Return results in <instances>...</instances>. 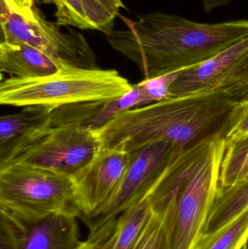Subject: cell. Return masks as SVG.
<instances>
[{"instance_id":"obj_1","label":"cell","mask_w":248,"mask_h":249,"mask_svg":"<svg viewBox=\"0 0 248 249\" xmlns=\"http://www.w3.org/2000/svg\"><path fill=\"white\" fill-rule=\"evenodd\" d=\"M122 19L127 29H114L106 40L138 66L144 79L202 64L248 37V20L198 23L162 12Z\"/></svg>"},{"instance_id":"obj_2","label":"cell","mask_w":248,"mask_h":249,"mask_svg":"<svg viewBox=\"0 0 248 249\" xmlns=\"http://www.w3.org/2000/svg\"><path fill=\"white\" fill-rule=\"evenodd\" d=\"M239 104L218 93L172 97L125 111L96 133L100 149L130 152L154 142L185 149L224 134Z\"/></svg>"},{"instance_id":"obj_3","label":"cell","mask_w":248,"mask_h":249,"mask_svg":"<svg viewBox=\"0 0 248 249\" xmlns=\"http://www.w3.org/2000/svg\"><path fill=\"white\" fill-rule=\"evenodd\" d=\"M132 86L116 70L69 67L34 79H1L0 104L24 107L56 108L84 102H109L125 95Z\"/></svg>"},{"instance_id":"obj_4","label":"cell","mask_w":248,"mask_h":249,"mask_svg":"<svg viewBox=\"0 0 248 249\" xmlns=\"http://www.w3.org/2000/svg\"><path fill=\"white\" fill-rule=\"evenodd\" d=\"M100 149L96 130L77 124H51L49 117L42 125L0 149V168L27 165L71 177Z\"/></svg>"},{"instance_id":"obj_5","label":"cell","mask_w":248,"mask_h":249,"mask_svg":"<svg viewBox=\"0 0 248 249\" xmlns=\"http://www.w3.org/2000/svg\"><path fill=\"white\" fill-rule=\"evenodd\" d=\"M226 143L222 133L213 136L182 186L171 218L163 223L169 249H193L202 236L219 188Z\"/></svg>"},{"instance_id":"obj_6","label":"cell","mask_w":248,"mask_h":249,"mask_svg":"<svg viewBox=\"0 0 248 249\" xmlns=\"http://www.w3.org/2000/svg\"><path fill=\"white\" fill-rule=\"evenodd\" d=\"M0 206L34 214L83 215L71 177L23 165L0 168Z\"/></svg>"},{"instance_id":"obj_7","label":"cell","mask_w":248,"mask_h":249,"mask_svg":"<svg viewBox=\"0 0 248 249\" xmlns=\"http://www.w3.org/2000/svg\"><path fill=\"white\" fill-rule=\"evenodd\" d=\"M1 42L29 45L77 68L98 69L96 55L84 36L57 22L46 20L37 7L29 14L13 11L6 0H0Z\"/></svg>"},{"instance_id":"obj_8","label":"cell","mask_w":248,"mask_h":249,"mask_svg":"<svg viewBox=\"0 0 248 249\" xmlns=\"http://www.w3.org/2000/svg\"><path fill=\"white\" fill-rule=\"evenodd\" d=\"M77 216L34 214L0 206V249H80Z\"/></svg>"},{"instance_id":"obj_9","label":"cell","mask_w":248,"mask_h":249,"mask_svg":"<svg viewBox=\"0 0 248 249\" xmlns=\"http://www.w3.org/2000/svg\"><path fill=\"white\" fill-rule=\"evenodd\" d=\"M172 97L218 93L248 99V37L211 59L183 70L169 89Z\"/></svg>"},{"instance_id":"obj_10","label":"cell","mask_w":248,"mask_h":249,"mask_svg":"<svg viewBox=\"0 0 248 249\" xmlns=\"http://www.w3.org/2000/svg\"><path fill=\"white\" fill-rule=\"evenodd\" d=\"M182 149L167 142H154L130 151L131 160L115 197L100 214L84 221L90 234L107 228L125 209L147 196Z\"/></svg>"},{"instance_id":"obj_11","label":"cell","mask_w":248,"mask_h":249,"mask_svg":"<svg viewBox=\"0 0 248 249\" xmlns=\"http://www.w3.org/2000/svg\"><path fill=\"white\" fill-rule=\"evenodd\" d=\"M131 158L129 151L100 149L84 168L71 177L83 213L81 219H93L107 207L123 180Z\"/></svg>"},{"instance_id":"obj_12","label":"cell","mask_w":248,"mask_h":249,"mask_svg":"<svg viewBox=\"0 0 248 249\" xmlns=\"http://www.w3.org/2000/svg\"><path fill=\"white\" fill-rule=\"evenodd\" d=\"M69 67H73L29 45L0 43V70L10 77L39 78Z\"/></svg>"},{"instance_id":"obj_13","label":"cell","mask_w":248,"mask_h":249,"mask_svg":"<svg viewBox=\"0 0 248 249\" xmlns=\"http://www.w3.org/2000/svg\"><path fill=\"white\" fill-rule=\"evenodd\" d=\"M247 209L248 179L227 188H218L202 235L214 233Z\"/></svg>"},{"instance_id":"obj_14","label":"cell","mask_w":248,"mask_h":249,"mask_svg":"<svg viewBox=\"0 0 248 249\" xmlns=\"http://www.w3.org/2000/svg\"><path fill=\"white\" fill-rule=\"evenodd\" d=\"M152 213L147 196L125 209L116 219L109 249H132Z\"/></svg>"},{"instance_id":"obj_15","label":"cell","mask_w":248,"mask_h":249,"mask_svg":"<svg viewBox=\"0 0 248 249\" xmlns=\"http://www.w3.org/2000/svg\"><path fill=\"white\" fill-rule=\"evenodd\" d=\"M53 109L45 106L24 107L18 113L1 117L0 149L45 124Z\"/></svg>"},{"instance_id":"obj_16","label":"cell","mask_w":248,"mask_h":249,"mask_svg":"<svg viewBox=\"0 0 248 249\" xmlns=\"http://www.w3.org/2000/svg\"><path fill=\"white\" fill-rule=\"evenodd\" d=\"M248 179V136L227 142L220 170L219 188Z\"/></svg>"},{"instance_id":"obj_17","label":"cell","mask_w":248,"mask_h":249,"mask_svg":"<svg viewBox=\"0 0 248 249\" xmlns=\"http://www.w3.org/2000/svg\"><path fill=\"white\" fill-rule=\"evenodd\" d=\"M248 241V209L224 228L202 235L193 249H243Z\"/></svg>"},{"instance_id":"obj_18","label":"cell","mask_w":248,"mask_h":249,"mask_svg":"<svg viewBox=\"0 0 248 249\" xmlns=\"http://www.w3.org/2000/svg\"><path fill=\"white\" fill-rule=\"evenodd\" d=\"M86 18L93 30L109 35L114 30V21L122 7V0H80Z\"/></svg>"},{"instance_id":"obj_19","label":"cell","mask_w":248,"mask_h":249,"mask_svg":"<svg viewBox=\"0 0 248 249\" xmlns=\"http://www.w3.org/2000/svg\"><path fill=\"white\" fill-rule=\"evenodd\" d=\"M51 2L56 7L55 16L59 26L93 30L86 18L80 0H51Z\"/></svg>"},{"instance_id":"obj_20","label":"cell","mask_w":248,"mask_h":249,"mask_svg":"<svg viewBox=\"0 0 248 249\" xmlns=\"http://www.w3.org/2000/svg\"><path fill=\"white\" fill-rule=\"evenodd\" d=\"M132 249H169L165 230L157 216L152 213Z\"/></svg>"},{"instance_id":"obj_21","label":"cell","mask_w":248,"mask_h":249,"mask_svg":"<svg viewBox=\"0 0 248 249\" xmlns=\"http://www.w3.org/2000/svg\"><path fill=\"white\" fill-rule=\"evenodd\" d=\"M183 70L184 69L154 78L144 79L139 83L151 104L172 98L169 89L179 78Z\"/></svg>"},{"instance_id":"obj_22","label":"cell","mask_w":248,"mask_h":249,"mask_svg":"<svg viewBox=\"0 0 248 249\" xmlns=\"http://www.w3.org/2000/svg\"><path fill=\"white\" fill-rule=\"evenodd\" d=\"M248 136V99L240 102L233 111L224 137L227 142L237 140Z\"/></svg>"},{"instance_id":"obj_23","label":"cell","mask_w":248,"mask_h":249,"mask_svg":"<svg viewBox=\"0 0 248 249\" xmlns=\"http://www.w3.org/2000/svg\"><path fill=\"white\" fill-rule=\"evenodd\" d=\"M6 1L13 11L20 14H29L34 7V0H6Z\"/></svg>"},{"instance_id":"obj_24","label":"cell","mask_w":248,"mask_h":249,"mask_svg":"<svg viewBox=\"0 0 248 249\" xmlns=\"http://www.w3.org/2000/svg\"><path fill=\"white\" fill-rule=\"evenodd\" d=\"M233 0H201L204 10L207 13H210L212 10L218 7H224L231 2Z\"/></svg>"},{"instance_id":"obj_25","label":"cell","mask_w":248,"mask_h":249,"mask_svg":"<svg viewBox=\"0 0 248 249\" xmlns=\"http://www.w3.org/2000/svg\"><path fill=\"white\" fill-rule=\"evenodd\" d=\"M87 242H86L85 245L80 249H95L94 245H93V242L90 240L87 239Z\"/></svg>"},{"instance_id":"obj_26","label":"cell","mask_w":248,"mask_h":249,"mask_svg":"<svg viewBox=\"0 0 248 249\" xmlns=\"http://www.w3.org/2000/svg\"><path fill=\"white\" fill-rule=\"evenodd\" d=\"M38 1H41V2L43 3H52L51 2V0H36Z\"/></svg>"},{"instance_id":"obj_27","label":"cell","mask_w":248,"mask_h":249,"mask_svg":"<svg viewBox=\"0 0 248 249\" xmlns=\"http://www.w3.org/2000/svg\"><path fill=\"white\" fill-rule=\"evenodd\" d=\"M243 249H247V245H246V247L243 248Z\"/></svg>"}]
</instances>
